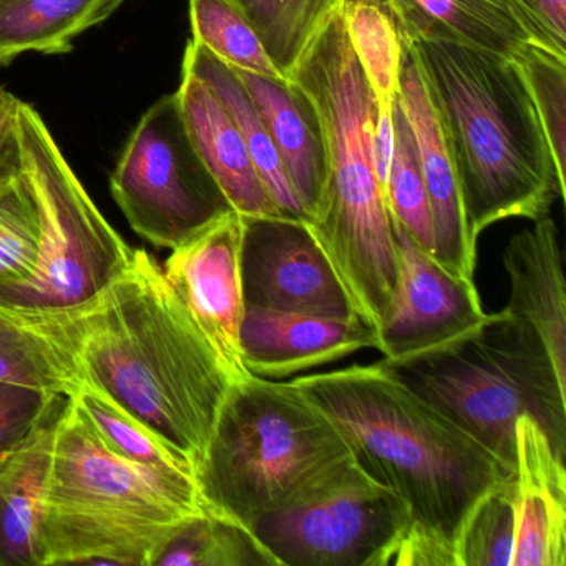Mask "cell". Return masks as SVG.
I'll list each match as a JSON object with an SVG mask.
<instances>
[{
	"label": "cell",
	"instance_id": "d6a6232c",
	"mask_svg": "<svg viewBox=\"0 0 566 566\" xmlns=\"http://www.w3.org/2000/svg\"><path fill=\"white\" fill-rule=\"evenodd\" d=\"M566 57L543 45H526L518 67L525 75L533 104L538 112L556 168L565 177L566 161Z\"/></svg>",
	"mask_w": 566,
	"mask_h": 566
},
{
	"label": "cell",
	"instance_id": "3957f363",
	"mask_svg": "<svg viewBox=\"0 0 566 566\" xmlns=\"http://www.w3.org/2000/svg\"><path fill=\"white\" fill-rule=\"evenodd\" d=\"M406 42L449 144L470 237L479 241L509 218L548 217L556 198H565V177L518 64L453 42Z\"/></svg>",
	"mask_w": 566,
	"mask_h": 566
},
{
	"label": "cell",
	"instance_id": "44dd1931",
	"mask_svg": "<svg viewBox=\"0 0 566 566\" xmlns=\"http://www.w3.org/2000/svg\"><path fill=\"white\" fill-rule=\"evenodd\" d=\"M62 409L0 457V566H39L34 549L35 513Z\"/></svg>",
	"mask_w": 566,
	"mask_h": 566
},
{
	"label": "cell",
	"instance_id": "7a4b0ae2",
	"mask_svg": "<svg viewBox=\"0 0 566 566\" xmlns=\"http://www.w3.org/2000/svg\"><path fill=\"white\" fill-rule=\"evenodd\" d=\"M293 382L333 420L356 462L402 500L410 530L453 546L473 503L515 475L377 363Z\"/></svg>",
	"mask_w": 566,
	"mask_h": 566
},
{
	"label": "cell",
	"instance_id": "d590c367",
	"mask_svg": "<svg viewBox=\"0 0 566 566\" xmlns=\"http://www.w3.org/2000/svg\"><path fill=\"white\" fill-rule=\"evenodd\" d=\"M24 171L22 148L15 120L0 128V184L19 177Z\"/></svg>",
	"mask_w": 566,
	"mask_h": 566
},
{
	"label": "cell",
	"instance_id": "52a82bcc",
	"mask_svg": "<svg viewBox=\"0 0 566 566\" xmlns=\"http://www.w3.org/2000/svg\"><path fill=\"white\" fill-rule=\"evenodd\" d=\"M350 455L333 420L293 380H234L197 469L210 512L250 528Z\"/></svg>",
	"mask_w": 566,
	"mask_h": 566
},
{
	"label": "cell",
	"instance_id": "7402d4cb",
	"mask_svg": "<svg viewBox=\"0 0 566 566\" xmlns=\"http://www.w3.org/2000/svg\"><path fill=\"white\" fill-rule=\"evenodd\" d=\"M184 71L190 72L200 78L214 97L223 104L228 114L240 128L248 150L256 165L258 174L270 193L271 200L276 205L277 211L283 217L300 218L306 220L303 207L287 180L286 171L281 164L276 147L268 134L266 125L258 112L256 104L251 97L250 91L244 87L243 81L234 69L214 57L208 49L191 41L187 45L184 59Z\"/></svg>",
	"mask_w": 566,
	"mask_h": 566
},
{
	"label": "cell",
	"instance_id": "6da1fadb",
	"mask_svg": "<svg viewBox=\"0 0 566 566\" xmlns=\"http://www.w3.org/2000/svg\"><path fill=\"white\" fill-rule=\"evenodd\" d=\"M28 319L72 354L84 386L198 469L233 380L154 254L135 251L127 271L78 313Z\"/></svg>",
	"mask_w": 566,
	"mask_h": 566
},
{
	"label": "cell",
	"instance_id": "5bb4252c",
	"mask_svg": "<svg viewBox=\"0 0 566 566\" xmlns=\"http://www.w3.org/2000/svg\"><path fill=\"white\" fill-rule=\"evenodd\" d=\"M399 98L419 148L432 217L433 258L452 273L473 280L476 241L470 237L463 213L462 195L452 155L426 78L420 72L412 49L403 38Z\"/></svg>",
	"mask_w": 566,
	"mask_h": 566
},
{
	"label": "cell",
	"instance_id": "f1b7e54d",
	"mask_svg": "<svg viewBox=\"0 0 566 566\" xmlns=\"http://www.w3.org/2000/svg\"><path fill=\"white\" fill-rule=\"evenodd\" d=\"M516 539L515 475L486 490L457 530V566H512Z\"/></svg>",
	"mask_w": 566,
	"mask_h": 566
},
{
	"label": "cell",
	"instance_id": "d6986e66",
	"mask_svg": "<svg viewBox=\"0 0 566 566\" xmlns=\"http://www.w3.org/2000/svg\"><path fill=\"white\" fill-rule=\"evenodd\" d=\"M276 147L287 180L311 220L326 185V147L313 102L297 85L237 71Z\"/></svg>",
	"mask_w": 566,
	"mask_h": 566
},
{
	"label": "cell",
	"instance_id": "30bf717a",
	"mask_svg": "<svg viewBox=\"0 0 566 566\" xmlns=\"http://www.w3.org/2000/svg\"><path fill=\"white\" fill-rule=\"evenodd\" d=\"M111 187L132 230L165 250L184 247L234 211L188 135L177 94L138 122Z\"/></svg>",
	"mask_w": 566,
	"mask_h": 566
},
{
	"label": "cell",
	"instance_id": "9c48e42d",
	"mask_svg": "<svg viewBox=\"0 0 566 566\" xmlns=\"http://www.w3.org/2000/svg\"><path fill=\"white\" fill-rule=\"evenodd\" d=\"M410 515L354 459L250 526L277 566H389Z\"/></svg>",
	"mask_w": 566,
	"mask_h": 566
},
{
	"label": "cell",
	"instance_id": "603a6c76",
	"mask_svg": "<svg viewBox=\"0 0 566 566\" xmlns=\"http://www.w3.org/2000/svg\"><path fill=\"white\" fill-rule=\"evenodd\" d=\"M125 0H0V65L25 52L67 54L82 32L107 21Z\"/></svg>",
	"mask_w": 566,
	"mask_h": 566
},
{
	"label": "cell",
	"instance_id": "484cf974",
	"mask_svg": "<svg viewBox=\"0 0 566 566\" xmlns=\"http://www.w3.org/2000/svg\"><path fill=\"white\" fill-rule=\"evenodd\" d=\"M151 566H277L248 526L205 512L185 520Z\"/></svg>",
	"mask_w": 566,
	"mask_h": 566
},
{
	"label": "cell",
	"instance_id": "8d00e7d4",
	"mask_svg": "<svg viewBox=\"0 0 566 566\" xmlns=\"http://www.w3.org/2000/svg\"><path fill=\"white\" fill-rule=\"evenodd\" d=\"M19 105L21 101L14 95L9 94L4 88H0V128L11 124L18 117Z\"/></svg>",
	"mask_w": 566,
	"mask_h": 566
},
{
	"label": "cell",
	"instance_id": "ac0fdd59",
	"mask_svg": "<svg viewBox=\"0 0 566 566\" xmlns=\"http://www.w3.org/2000/svg\"><path fill=\"white\" fill-rule=\"evenodd\" d=\"M177 95L188 135L234 211L241 217L281 214L258 174L240 128L213 92L184 71Z\"/></svg>",
	"mask_w": 566,
	"mask_h": 566
},
{
	"label": "cell",
	"instance_id": "9a60e30c",
	"mask_svg": "<svg viewBox=\"0 0 566 566\" xmlns=\"http://www.w3.org/2000/svg\"><path fill=\"white\" fill-rule=\"evenodd\" d=\"M241 357L248 373L286 379L377 347V333L359 317L311 316L244 306Z\"/></svg>",
	"mask_w": 566,
	"mask_h": 566
},
{
	"label": "cell",
	"instance_id": "ba28073f",
	"mask_svg": "<svg viewBox=\"0 0 566 566\" xmlns=\"http://www.w3.org/2000/svg\"><path fill=\"white\" fill-rule=\"evenodd\" d=\"M15 125L41 214V247L29 277L0 286V310L24 317L71 316L127 271L135 250L102 217L41 115L21 102Z\"/></svg>",
	"mask_w": 566,
	"mask_h": 566
},
{
	"label": "cell",
	"instance_id": "7c38bea8",
	"mask_svg": "<svg viewBox=\"0 0 566 566\" xmlns=\"http://www.w3.org/2000/svg\"><path fill=\"white\" fill-rule=\"evenodd\" d=\"M397 280L392 300L377 327L384 359L410 356L475 329L485 311L475 280L447 270L392 220Z\"/></svg>",
	"mask_w": 566,
	"mask_h": 566
},
{
	"label": "cell",
	"instance_id": "83f0119b",
	"mask_svg": "<svg viewBox=\"0 0 566 566\" xmlns=\"http://www.w3.org/2000/svg\"><path fill=\"white\" fill-rule=\"evenodd\" d=\"M266 49L273 64L287 81L304 52L343 11L346 0H238Z\"/></svg>",
	"mask_w": 566,
	"mask_h": 566
},
{
	"label": "cell",
	"instance_id": "836d02e7",
	"mask_svg": "<svg viewBox=\"0 0 566 566\" xmlns=\"http://www.w3.org/2000/svg\"><path fill=\"white\" fill-rule=\"evenodd\" d=\"M69 397L18 384L0 382V457L28 439Z\"/></svg>",
	"mask_w": 566,
	"mask_h": 566
},
{
	"label": "cell",
	"instance_id": "8992f818",
	"mask_svg": "<svg viewBox=\"0 0 566 566\" xmlns=\"http://www.w3.org/2000/svg\"><path fill=\"white\" fill-rule=\"evenodd\" d=\"M380 367L515 472V426L535 420L566 457V384L539 334L509 311L463 336Z\"/></svg>",
	"mask_w": 566,
	"mask_h": 566
},
{
	"label": "cell",
	"instance_id": "cb8c5ba5",
	"mask_svg": "<svg viewBox=\"0 0 566 566\" xmlns=\"http://www.w3.org/2000/svg\"><path fill=\"white\" fill-rule=\"evenodd\" d=\"M0 382L71 397L82 386L74 357L38 323L0 310Z\"/></svg>",
	"mask_w": 566,
	"mask_h": 566
},
{
	"label": "cell",
	"instance_id": "e575fe53",
	"mask_svg": "<svg viewBox=\"0 0 566 566\" xmlns=\"http://www.w3.org/2000/svg\"><path fill=\"white\" fill-rule=\"evenodd\" d=\"M536 44L566 57V0H513Z\"/></svg>",
	"mask_w": 566,
	"mask_h": 566
},
{
	"label": "cell",
	"instance_id": "277c9868",
	"mask_svg": "<svg viewBox=\"0 0 566 566\" xmlns=\"http://www.w3.org/2000/svg\"><path fill=\"white\" fill-rule=\"evenodd\" d=\"M287 81L313 102L326 147V185L307 224L357 316L377 329L396 290V241L374 167L377 102L340 12L304 52Z\"/></svg>",
	"mask_w": 566,
	"mask_h": 566
},
{
	"label": "cell",
	"instance_id": "4fadbf2b",
	"mask_svg": "<svg viewBox=\"0 0 566 566\" xmlns=\"http://www.w3.org/2000/svg\"><path fill=\"white\" fill-rule=\"evenodd\" d=\"M241 241L243 217L233 211L171 251L164 266L168 284L213 347L233 382L250 376L240 344L244 314Z\"/></svg>",
	"mask_w": 566,
	"mask_h": 566
},
{
	"label": "cell",
	"instance_id": "1f68e13d",
	"mask_svg": "<svg viewBox=\"0 0 566 566\" xmlns=\"http://www.w3.org/2000/svg\"><path fill=\"white\" fill-rule=\"evenodd\" d=\"M41 247V214L24 171L0 184V286L34 270Z\"/></svg>",
	"mask_w": 566,
	"mask_h": 566
},
{
	"label": "cell",
	"instance_id": "4dcf8cb0",
	"mask_svg": "<svg viewBox=\"0 0 566 566\" xmlns=\"http://www.w3.org/2000/svg\"><path fill=\"white\" fill-rule=\"evenodd\" d=\"M394 150L386 181L390 220L399 223L422 250L433 254L432 217L419 148L399 94L392 108Z\"/></svg>",
	"mask_w": 566,
	"mask_h": 566
},
{
	"label": "cell",
	"instance_id": "e0dca14e",
	"mask_svg": "<svg viewBox=\"0 0 566 566\" xmlns=\"http://www.w3.org/2000/svg\"><path fill=\"white\" fill-rule=\"evenodd\" d=\"M503 266L510 280L505 310L539 334L559 380L566 384L565 271L552 218H539L516 233L503 251Z\"/></svg>",
	"mask_w": 566,
	"mask_h": 566
},
{
	"label": "cell",
	"instance_id": "d4e9b609",
	"mask_svg": "<svg viewBox=\"0 0 566 566\" xmlns=\"http://www.w3.org/2000/svg\"><path fill=\"white\" fill-rule=\"evenodd\" d=\"M69 400L97 439L115 455L165 475L197 480V467L187 455L171 449L104 394L82 384Z\"/></svg>",
	"mask_w": 566,
	"mask_h": 566
},
{
	"label": "cell",
	"instance_id": "2e32d148",
	"mask_svg": "<svg viewBox=\"0 0 566 566\" xmlns=\"http://www.w3.org/2000/svg\"><path fill=\"white\" fill-rule=\"evenodd\" d=\"M516 539L512 566L566 565V470L542 427L515 426Z\"/></svg>",
	"mask_w": 566,
	"mask_h": 566
},
{
	"label": "cell",
	"instance_id": "5b68a950",
	"mask_svg": "<svg viewBox=\"0 0 566 566\" xmlns=\"http://www.w3.org/2000/svg\"><path fill=\"white\" fill-rule=\"evenodd\" d=\"M205 512L197 480L115 455L67 400L35 513L39 566H151L175 530Z\"/></svg>",
	"mask_w": 566,
	"mask_h": 566
},
{
	"label": "cell",
	"instance_id": "ffe728a7",
	"mask_svg": "<svg viewBox=\"0 0 566 566\" xmlns=\"http://www.w3.org/2000/svg\"><path fill=\"white\" fill-rule=\"evenodd\" d=\"M387 4L406 39L453 42L512 61L535 42L513 0H387Z\"/></svg>",
	"mask_w": 566,
	"mask_h": 566
},
{
	"label": "cell",
	"instance_id": "4316f807",
	"mask_svg": "<svg viewBox=\"0 0 566 566\" xmlns=\"http://www.w3.org/2000/svg\"><path fill=\"white\" fill-rule=\"evenodd\" d=\"M340 15L377 112L390 114L399 94L402 38L387 0H346Z\"/></svg>",
	"mask_w": 566,
	"mask_h": 566
},
{
	"label": "cell",
	"instance_id": "f546056e",
	"mask_svg": "<svg viewBox=\"0 0 566 566\" xmlns=\"http://www.w3.org/2000/svg\"><path fill=\"white\" fill-rule=\"evenodd\" d=\"M190 19L193 41L234 71L286 81L238 0H190Z\"/></svg>",
	"mask_w": 566,
	"mask_h": 566
},
{
	"label": "cell",
	"instance_id": "8fae6325",
	"mask_svg": "<svg viewBox=\"0 0 566 566\" xmlns=\"http://www.w3.org/2000/svg\"><path fill=\"white\" fill-rule=\"evenodd\" d=\"M241 284L244 306L359 317L329 258L307 221L300 218L243 217Z\"/></svg>",
	"mask_w": 566,
	"mask_h": 566
}]
</instances>
